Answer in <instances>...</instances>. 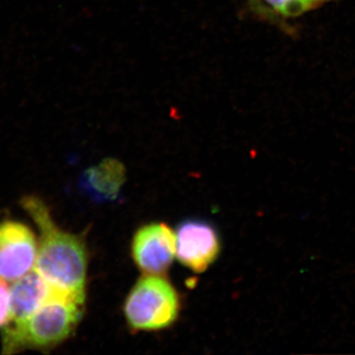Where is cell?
Instances as JSON below:
<instances>
[{"label":"cell","mask_w":355,"mask_h":355,"mask_svg":"<svg viewBox=\"0 0 355 355\" xmlns=\"http://www.w3.org/2000/svg\"><path fill=\"white\" fill-rule=\"evenodd\" d=\"M37 242L34 233L20 222L0 224V277L15 282L36 265Z\"/></svg>","instance_id":"277c9868"},{"label":"cell","mask_w":355,"mask_h":355,"mask_svg":"<svg viewBox=\"0 0 355 355\" xmlns=\"http://www.w3.org/2000/svg\"><path fill=\"white\" fill-rule=\"evenodd\" d=\"M6 280L0 277V327L10 322V289L7 286Z\"/></svg>","instance_id":"30bf717a"},{"label":"cell","mask_w":355,"mask_h":355,"mask_svg":"<svg viewBox=\"0 0 355 355\" xmlns=\"http://www.w3.org/2000/svg\"><path fill=\"white\" fill-rule=\"evenodd\" d=\"M83 302L55 291L31 316L6 324L2 354L24 349H48L67 340L83 314Z\"/></svg>","instance_id":"7a4b0ae2"},{"label":"cell","mask_w":355,"mask_h":355,"mask_svg":"<svg viewBox=\"0 0 355 355\" xmlns=\"http://www.w3.org/2000/svg\"><path fill=\"white\" fill-rule=\"evenodd\" d=\"M132 256L146 275H163L176 256V234L166 224L144 226L133 238Z\"/></svg>","instance_id":"8992f818"},{"label":"cell","mask_w":355,"mask_h":355,"mask_svg":"<svg viewBox=\"0 0 355 355\" xmlns=\"http://www.w3.org/2000/svg\"><path fill=\"white\" fill-rule=\"evenodd\" d=\"M53 289L35 268L15 280L10 289V323L31 316L53 293Z\"/></svg>","instance_id":"52a82bcc"},{"label":"cell","mask_w":355,"mask_h":355,"mask_svg":"<svg viewBox=\"0 0 355 355\" xmlns=\"http://www.w3.org/2000/svg\"><path fill=\"white\" fill-rule=\"evenodd\" d=\"M179 297L174 287L160 275H146L128 295L125 315L135 331H157L174 323Z\"/></svg>","instance_id":"3957f363"},{"label":"cell","mask_w":355,"mask_h":355,"mask_svg":"<svg viewBox=\"0 0 355 355\" xmlns=\"http://www.w3.org/2000/svg\"><path fill=\"white\" fill-rule=\"evenodd\" d=\"M22 207L41 233L35 270L53 291L84 302L87 254L83 240L60 230L41 198L25 197Z\"/></svg>","instance_id":"6da1fadb"},{"label":"cell","mask_w":355,"mask_h":355,"mask_svg":"<svg viewBox=\"0 0 355 355\" xmlns=\"http://www.w3.org/2000/svg\"><path fill=\"white\" fill-rule=\"evenodd\" d=\"M125 182V168L114 158H106L92 166L81 178V187L95 202H113Z\"/></svg>","instance_id":"ba28073f"},{"label":"cell","mask_w":355,"mask_h":355,"mask_svg":"<svg viewBox=\"0 0 355 355\" xmlns=\"http://www.w3.org/2000/svg\"><path fill=\"white\" fill-rule=\"evenodd\" d=\"M175 234L178 260L193 272H205L218 257L220 239L211 224L202 220L184 221Z\"/></svg>","instance_id":"5b68a950"},{"label":"cell","mask_w":355,"mask_h":355,"mask_svg":"<svg viewBox=\"0 0 355 355\" xmlns=\"http://www.w3.org/2000/svg\"><path fill=\"white\" fill-rule=\"evenodd\" d=\"M334 0H249L252 9L270 19H291L316 10Z\"/></svg>","instance_id":"9c48e42d"}]
</instances>
